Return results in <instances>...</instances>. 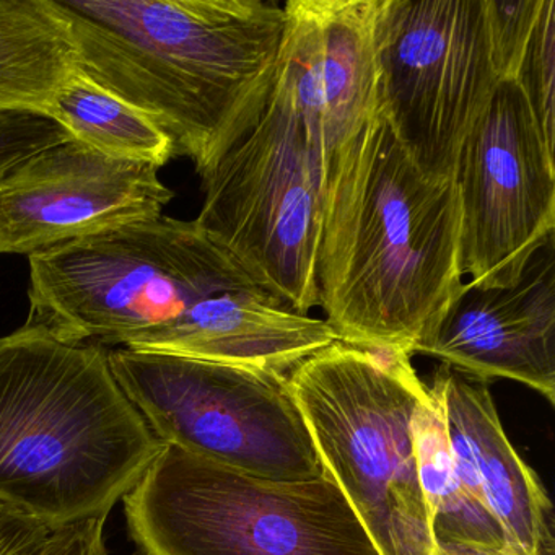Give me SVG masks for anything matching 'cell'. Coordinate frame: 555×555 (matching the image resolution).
<instances>
[{"mask_svg":"<svg viewBox=\"0 0 555 555\" xmlns=\"http://www.w3.org/2000/svg\"><path fill=\"white\" fill-rule=\"evenodd\" d=\"M454 186L464 274L505 287L555 235V162L515 80H500L467 134Z\"/></svg>","mask_w":555,"mask_h":555,"instance_id":"10","label":"cell"},{"mask_svg":"<svg viewBox=\"0 0 555 555\" xmlns=\"http://www.w3.org/2000/svg\"><path fill=\"white\" fill-rule=\"evenodd\" d=\"M412 431L434 545H515L495 515L464 487L454 466L443 409L430 388L415 408Z\"/></svg>","mask_w":555,"mask_h":555,"instance_id":"17","label":"cell"},{"mask_svg":"<svg viewBox=\"0 0 555 555\" xmlns=\"http://www.w3.org/2000/svg\"><path fill=\"white\" fill-rule=\"evenodd\" d=\"M378 113L422 175L454 181L500 79L483 0H379Z\"/></svg>","mask_w":555,"mask_h":555,"instance_id":"9","label":"cell"},{"mask_svg":"<svg viewBox=\"0 0 555 555\" xmlns=\"http://www.w3.org/2000/svg\"><path fill=\"white\" fill-rule=\"evenodd\" d=\"M431 555H526L515 545L495 548L476 544H435Z\"/></svg>","mask_w":555,"mask_h":555,"instance_id":"24","label":"cell"},{"mask_svg":"<svg viewBox=\"0 0 555 555\" xmlns=\"http://www.w3.org/2000/svg\"><path fill=\"white\" fill-rule=\"evenodd\" d=\"M336 340L326 321L297 313L251 285L207 298L152 350L287 375Z\"/></svg>","mask_w":555,"mask_h":555,"instance_id":"15","label":"cell"},{"mask_svg":"<svg viewBox=\"0 0 555 555\" xmlns=\"http://www.w3.org/2000/svg\"><path fill=\"white\" fill-rule=\"evenodd\" d=\"M28 258V323L70 344L151 350L207 298L255 285L196 220L164 214Z\"/></svg>","mask_w":555,"mask_h":555,"instance_id":"4","label":"cell"},{"mask_svg":"<svg viewBox=\"0 0 555 555\" xmlns=\"http://www.w3.org/2000/svg\"><path fill=\"white\" fill-rule=\"evenodd\" d=\"M142 555H379L336 480H274L165 443L126 493Z\"/></svg>","mask_w":555,"mask_h":555,"instance_id":"6","label":"cell"},{"mask_svg":"<svg viewBox=\"0 0 555 555\" xmlns=\"http://www.w3.org/2000/svg\"><path fill=\"white\" fill-rule=\"evenodd\" d=\"M77 70L69 25L53 0H0V112H47Z\"/></svg>","mask_w":555,"mask_h":555,"instance_id":"16","label":"cell"},{"mask_svg":"<svg viewBox=\"0 0 555 555\" xmlns=\"http://www.w3.org/2000/svg\"><path fill=\"white\" fill-rule=\"evenodd\" d=\"M411 353L336 343L287 373L324 469L379 555H431L412 418L428 386Z\"/></svg>","mask_w":555,"mask_h":555,"instance_id":"5","label":"cell"},{"mask_svg":"<svg viewBox=\"0 0 555 555\" xmlns=\"http://www.w3.org/2000/svg\"><path fill=\"white\" fill-rule=\"evenodd\" d=\"M158 170L76 139L31 155L0 181V255H37L162 216L175 193Z\"/></svg>","mask_w":555,"mask_h":555,"instance_id":"11","label":"cell"},{"mask_svg":"<svg viewBox=\"0 0 555 555\" xmlns=\"http://www.w3.org/2000/svg\"><path fill=\"white\" fill-rule=\"evenodd\" d=\"M548 151H555V0H544L516 73Z\"/></svg>","mask_w":555,"mask_h":555,"instance_id":"19","label":"cell"},{"mask_svg":"<svg viewBox=\"0 0 555 555\" xmlns=\"http://www.w3.org/2000/svg\"><path fill=\"white\" fill-rule=\"evenodd\" d=\"M203 188L196 222L253 284L297 313L320 307L326 167L282 54L258 121L203 178Z\"/></svg>","mask_w":555,"mask_h":555,"instance_id":"7","label":"cell"},{"mask_svg":"<svg viewBox=\"0 0 555 555\" xmlns=\"http://www.w3.org/2000/svg\"><path fill=\"white\" fill-rule=\"evenodd\" d=\"M44 115L70 138L109 157L158 168L173 158L170 139L147 116L79 70L57 90Z\"/></svg>","mask_w":555,"mask_h":555,"instance_id":"18","label":"cell"},{"mask_svg":"<svg viewBox=\"0 0 555 555\" xmlns=\"http://www.w3.org/2000/svg\"><path fill=\"white\" fill-rule=\"evenodd\" d=\"M454 181L418 171L379 113L331 162L318 292L337 339L414 356L463 288Z\"/></svg>","mask_w":555,"mask_h":555,"instance_id":"2","label":"cell"},{"mask_svg":"<svg viewBox=\"0 0 555 555\" xmlns=\"http://www.w3.org/2000/svg\"><path fill=\"white\" fill-rule=\"evenodd\" d=\"M77 70L147 116L201 178L253 128L278 76L284 4L53 0Z\"/></svg>","mask_w":555,"mask_h":555,"instance_id":"1","label":"cell"},{"mask_svg":"<svg viewBox=\"0 0 555 555\" xmlns=\"http://www.w3.org/2000/svg\"><path fill=\"white\" fill-rule=\"evenodd\" d=\"M106 519H86L54 529L30 555H108Z\"/></svg>","mask_w":555,"mask_h":555,"instance_id":"22","label":"cell"},{"mask_svg":"<svg viewBox=\"0 0 555 555\" xmlns=\"http://www.w3.org/2000/svg\"><path fill=\"white\" fill-rule=\"evenodd\" d=\"M70 139L60 122L43 113L0 112V181L31 155Z\"/></svg>","mask_w":555,"mask_h":555,"instance_id":"21","label":"cell"},{"mask_svg":"<svg viewBox=\"0 0 555 555\" xmlns=\"http://www.w3.org/2000/svg\"><path fill=\"white\" fill-rule=\"evenodd\" d=\"M443 409L454 466L526 555H555L554 506L506 438L489 382L441 363L430 386Z\"/></svg>","mask_w":555,"mask_h":555,"instance_id":"14","label":"cell"},{"mask_svg":"<svg viewBox=\"0 0 555 555\" xmlns=\"http://www.w3.org/2000/svg\"><path fill=\"white\" fill-rule=\"evenodd\" d=\"M493 67L500 80H515L544 0H483Z\"/></svg>","mask_w":555,"mask_h":555,"instance_id":"20","label":"cell"},{"mask_svg":"<svg viewBox=\"0 0 555 555\" xmlns=\"http://www.w3.org/2000/svg\"><path fill=\"white\" fill-rule=\"evenodd\" d=\"M108 363L164 443L268 479L324 473L284 373L125 347Z\"/></svg>","mask_w":555,"mask_h":555,"instance_id":"8","label":"cell"},{"mask_svg":"<svg viewBox=\"0 0 555 555\" xmlns=\"http://www.w3.org/2000/svg\"><path fill=\"white\" fill-rule=\"evenodd\" d=\"M164 447L105 347L28 321L0 337V502L53 529L106 519Z\"/></svg>","mask_w":555,"mask_h":555,"instance_id":"3","label":"cell"},{"mask_svg":"<svg viewBox=\"0 0 555 555\" xmlns=\"http://www.w3.org/2000/svg\"><path fill=\"white\" fill-rule=\"evenodd\" d=\"M53 531L30 513L0 502V555H30Z\"/></svg>","mask_w":555,"mask_h":555,"instance_id":"23","label":"cell"},{"mask_svg":"<svg viewBox=\"0 0 555 555\" xmlns=\"http://www.w3.org/2000/svg\"><path fill=\"white\" fill-rule=\"evenodd\" d=\"M379 0H288L282 60L317 132L324 167L378 113Z\"/></svg>","mask_w":555,"mask_h":555,"instance_id":"13","label":"cell"},{"mask_svg":"<svg viewBox=\"0 0 555 555\" xmlns=\"http://www.w3.org/2000/svg\"><path fill=\"white\" fill-rule=\"evenodd\" d=\"M414 353L476 378H508L555 402V235L505 287L463 285Z\"/></svg>","mask_w":555,"mask_h":555,"instance_id":"12","label":"cell"}]
</instances>
